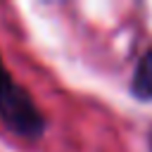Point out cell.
Wrapping results in <instances>:
<instances>
[{
  "label": "cell",
  "instance_id": "3",
  "mask_svg": "<svg viewBox=\"0 0 152 152\" xmlns=\"http://www.w3.org/2000/svg\"><path fill=\"white\" fill-rule=\"evenodd\" d=\"M147 147H150V152H152V128H150V133H147Z\"/></svg>",
  "mask_w": 152,
  "mask_h": 152
},
{
  "label": "cell",
  "instance_id": "1",
  "mask_svg": "<svg viewBox=\"0 0 152 152\" xmlns=\"http://www.w3.org/2000/svg\"><path fill=\"white\" fill-rule=\"evenodd\" d=\"M0 121L10 133L24 140H40L48 128L43 109L31 97V93L14 81L2 55H0Z\"/></svg>",
  "mask_w": 152,
  "mask_h": 152
},
{
  "label": "cell",
  "instance_id": "2",
  "mask_svg": "<svg viewBox=\"0 0 152 152\" xmlns=\"http://www.w3.org/2000/svg\"><path fill=\"white\" fill-rule=\"evenodd\" d=\"M128 93L138 102H152V48H147L138 57L133 78L128 83Z\"/></svg>",
  "mask_w": 152,
  "mask_h": 152
}]
</instances>
